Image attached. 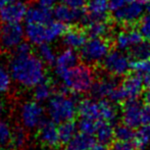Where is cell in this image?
Returning <instances> with one entry per match:
<instances>
[{"label":"cell","mask_w":150,"mask_h":150,"mask_svg":"<svg viewBox=\"0 0 150 150\" xmlns=\"http://www.w3.org/2000/svg\"><path fill=\"white\" fill-rule=\"evenodd\" d=\"M8 69L12 80L26 88H34L46 79L45 63L33 53L12 54Z\"/></svg>","instance_id":"cell-1"},{"label":"cell","mask_w":150,"mask_h":150,"mask_svg":"<svg viewBox=\"0 0 150 150\" xmlns=\"http://www.w3.org/2000/svg\"><path fill=\"white\" fill-rule=\"evenodd\" d=\"M58 78H60L63 85L71 92L85 94L89 93L91 86L96 79L95 67L85 63L77 64L65 71Z\"/></svg>","instance_id":"cell-2"},{"label":"cell","mask_w":150,"mask_h":150,"mask_svg":"<svg viewBox=\"0 0 150 150\" xmlns=\"http://www.w3.org/2000/svg\"><path fill=\"white\" fill-rule=\"evenodd\" d=\"M75 95L76 93L69 95L56 91L48 99L47 112L52 122L59 125L67 120H75L77 117V102H79Z\"/></svg>","instance_id":"cell-3"},{"label":"cell","mask_w":150,"mask_h":150,"mask_svg":"<svg viewBox=\"0 0 150 150\" xmlns=\"http://www.w3.org/2000/svg\"><path fill=\"white\" fill-rule=\"evenodd\" d=\"M69 25L58 21H52L47 25L26 24L25 37L33 45H40L42 43H50L55 41L65 33Z\"/></svg>","instance_id":"cell-4"},{"label":"cell","mask_w":150,"mask_h":150,"mask_svg":"<svg viewBox=\"0 0 150 150\" xmlns=\"http://www.w3.org/2000/svg\"><path fill=\"white\" fill-rule=\"evenodd\" d=\"M113 47L112 38H89L79 49L80 60L90 67H97Z\"/></svg>","instance_id":"cell-5"},{"label":"cell","mask_w":150,"mask_h":150,"mask_svg":"<svg viewBox=\"0 0 150 150\" xmlns=\"http://www.w3.org/2000/svg\"><path fill=\"white\" fill-rule=\"evenodd\" d=\"M97 67L110 76L124 77L131 71V60L124 51L112 48Z\"/></svg>","instance_id":"cell-6"},{"label":"cell","mask_w":150,"mask_h":150,"mask_svg":"<svg viewBox=\"0 0 150 150\" xmlns=\"http://www.w3.org/2000/svg\"><path fill=\"white\" fill-rule=\"evenodd\" d=\"M144 14L143 5L136 1L129 2L127 5L122 6L117 10H113L110 13L112 23L122 27H134Z\"/></svg>","instance_id":"cell-7"},{"label":"cell","mask_w":150,"mask_h":150,"mask_svg":"<svg viewBox=\"0 0 150 150\" xmlns=\"http://www.w3.org/2000/svg\"><path fill=\"white\" fill-rule=\"evenodd\" d=\"M143 91V76L133 71H130L126 76H124L119 86V94L122 102L129 99L140 98Z\"/></svg>","instance_id":"cell-8"},{"label":"cell","mask_w":150,"mask_h":150,"mask_svg":"<svg viewBox=\"0 0 150 150\" xmlns=\"http://www.w3.org/2000/svg\"><path fill=\"white\" fill-rule=\"evenodd\" d=\"M44 108L40 102L36 100L26 101L20 108V117L23 126L27 130H34L45 120Z\"/></svg>","instance_id":"cell-9"},{"label":"cell","mask_w":150,"mask_h":150,"mask_svg":"<svg viewBox=\"0 0 150 150\" xmlns=\"http://www.w3.org/2000/svg\"><path fill=\"white\" fill-rule=\"evenodd\" d=\"M25 28L21 23H2L0 26V44L6 50H12L24 41Z\"/></svg>","instance_id":"cell-10"},{"label":"cell","mask_w":150,"mask_h":150,"mask_svg":"<svg viewBox=\"0 0 150 150\" xmlns=\"http://www.w3.org/2000/svg\"><path fill=\"white\" fill-rule=\"evenodd\" d=\"M120 78V77H115V76H110L108 74L101 78L96 77L89 91L91 98H93L94 100L108 98L112 91L120 86V82H122Z\"/></svg>","instance_id":"cell-11"},{"label":"cell","mask_w":150,"mask_h":150,"mask_svg":"<svg viewBox=\"0 0 150 150\" xmlns=\"http://www.w3.org/2000/svg\"><path fill=\"white\" fill-rule=\"evenodd\" d=\"M120 110H122V122L128 125L133 129L140 128L141 117L140 111L142 107L140 99H129L120 103Z\"/></svg>","instance_id":"cell-12"},{"label":"cell","mask_w":150,"mask_h":150,"mask_svg":"<svg viewBox=\"0 0 150 150\" xmlns=\"http://www.w3.org/2000/svg\"><path fill=\"white\" fill-rule=\"evenodd\" d=\"M28 6L23 0H13L0 7L1 23H21L25 20Z\"/></svg>","instance_id":"cell-13"},{"label":"cell","mask_w":150,"mask_h":150,"mask_svg":"<svg viewBox=\"0 0 150 150\" xmlns=\"http://www.w3.org/2000/svg\"><path fill=\"white\" fill-rule=\"evenodd\" d=\"M38 139L44 146L50 149H57L61 145L57 127L52 120H44L38 127Z\"/></svg>","instance_id":"cell-14"},{"label":"cell","mask_w":150,"mask_h":150,"mask_svg":"<svg viewBox=\"0 0 150 150\" xmlns=\"http://www.w3.org/2000/svg\"><path fill=\"white\" fill-rule=\"evenodd\" d=\"M144 38L136 28L134 27H122V31L117 34V36L113 39L115 47L122 51H127L130 47L138 44Z\"/></svg>","instance_id":"cell-15"},{"label":"cell","mask_w":150,"mask_h":150,"mask_svg":"<svg viewBox=\"0 0 150 150\" xmlns=\"http://www.w3.org/2000/svg\"><path fill=\"white\" fill-rule=\"evenodd\" d=\"M84 13H85V8L77 9V8H71L62 3L54 5L53 9H52L53 18L65 25H69V26L76 25V23H80Z\"/></svg>","instance_id":"cell-16"},{"label":"cell","mask_w":150,"mask_h":150,"mask_svg":"<svg viewBox=\"0 0 150 150\" xmlns=\"http://www.w3.org/2000/svg\"><path fill=\"white\" fill-rule=\"evenodd\" d=\"M88 36L85 29L77 24L69 25L67 30L62 35V42L67 48H73L77 50L80 49L87 41Z\"/></svg>","instance_id":"cell-17"},{"label":"cell","mask_w":150,"mask_h":150,"mask_svg":"<svg viewBox=\"0 0 150 150\" xmlns=\"http://www.w3.org/2000/svg\"><path fill=\"white\" fill-rule=\"evenodd\" d=\"M24 21L26 24L47 25L53 21V14L51 8L44 7L38 4L28 7Z\"/></svg>","instance_id":"cell-18"},{"label":"cell","mask_w":150,"mask_h":150,"mask_svg":"<svg viewBox=\"0 0 150 150\" xmlns=\"http://www.w3.org/2000/svg\"><path fill=\"white\" fill-rule=\"evenodd\" d=\"M79 60H80L79 53L75 49H73V48H67L65 50H63L59 55L56 57L55 63H54L55 74L57 75V77H59L61 74H63L69 69L77 65Z\"/></svg>","instance_id":"cell-19"},{"label":"cell","mask_w":150,"mask_h":150,"mask_svg":"<svg viewBox=\"0 0 150 150\" xmlns=\"http://www.w3.org/2000/svg\"><path fill=\"white\" fill-rule=\"evenodd\" d=\"M77 115L80 117H86L91 120H100L98 102L93 98H85L79 100L77 104Z\"/></svg>","instance_id":"cell-20"},{"label":"cell","mask_w":150,"mask_h":150,"mask_svg":"<svg viewBox=\"0 0 150 150\" xmlns=\"http://www.w3.org/2000/svg\"><path fill=\"white\" fill-rule=\"evenodd\" d=\"M96 143L97 140L93 135L79 133L67 144V150H91Z\"/></svg>","instance_id":"cell-21"},{"label":"cell","mask_w":150,"mask_h":150,"mask_svg":"<svg viewBox=\"0 0 150 150\" xmlns=\"http://www.w3.org/2000/svg\"><path fill=\"white\" fill-rule=\"evenodd\" d=\"M96 140L99 144L107 145L108 146L113 140H115V134H113V128L110 122L103 120H96Z\"/></svg>","instance_id":"cell-22"},{"label":"cell","mask_w":150,"mask_h":150,"mask_svg":"<svg viewBox=\"0 0 150 150\" xmlns=\"http://www.w3.org/2000/svg\"><path fill=\"white\" fill-rule=\"evenodd\" d=\"M99 113H100V120H106L111 125L115 124V120L119 115L117 103L108 100L107 98L99 99L98 100Z\"/></svg>","instance_id":"cell-23"},{"label":"cell","mask_w":150,"mask_h":150,"mask_svg":"<svg viewBox=\"0 0 150 150\" xmlns=\"http://www.w3.org/2000/svg\"><path fill=\"white\" fill-rule=\"evenodd\" d=\"M127 54L131 61L150 58V40L143 39L138 44L129 48L127 50Z\"/></svg>","instance_id":"cell-24"},{"label":"cell","mask_w":150,"mask_h":150,"mask_svg":"<svg viewBox=\"0 0 150 150\" xmlns=\"http://www.w3.org/2000/svg\"><path fill=\"white\" fill-rule=\"evenodd\" d=\"M57 130L60 143L62 145H67L73 139V137L77 134L78 125L74 120H67V122L59 124V126L57 127Z\"/></svg>","instance_id":"cell-25"},{"label":"cell","mask_w":150,"mask_h":150,"mask_svg":"<svg viewBox=\"0 0 150 150\" xmlns=\"http://www.w3.org/2000/svg\"><path fill=\"white\" fill-rule=\"evenodd\" d=\"M54 93V87L51 84V82L48 81L47 79H45L44 81H42L41 83H39L38 85H36L34 87V100L38 101V102H44L47 101L50 97L53 95Z\"/></svg>","instance_id":"cell-26"},{"label":"cell","mask_w":150,"mask_h":150,"mask_svg":"<svg viewBox=\"0 0 150 150\" xmlns=\"http://www.w3.org/2000/svg\"><path fill=\"white\" fill-rule=\"evenodd\" d=\"M136 131L135 129L129 127L124 122L115 125L113 128V134H115V140L125 141V142H134L136 139Z\"/></svg>","instance_id":"cell-27"},{"label":"cell","mask_w":150,"mask_h":150,"mask_svg":"<svg viewBox=\"0 0 150 150\" xmlns=\"http://www.w3.org/2000/svg\"><path fill=\"white\" fill-rule=\"evenodd\" d=\"M37 55L40 59L45 63V65L52 67L55 63V52H54L53 48L49 45V43H42L40 45H38Z\"/></svg>","instance_id":"cell-28"},{"label":"cell","mask_w":150,"mask_h":150,"mask_svg":"<svg viewBox=\"0 0 150 150\" xmlns=\"http://www.w3.org/2000/svg\"><path fill=\"white\" fill-rule=\"evenodd\" d=\"M12 130L6 120H0V148H5L11 143Z\"/></svg>","instance_id":"cell-29"},{"label":"cell","mask_w":150,"mask_h":150,"mask_svg":"<svg viewBox=\"0 0 150 150\" xmlns=\"http://www.w3.org/2000/svg\"><path fill=\"white\" fill-rule=\"evenodd\" d=\"M26 142H27V133L25 131V129L21 128V127H16L12 131L11 143L10 144L16 150H20L26 145Z\"/></svg>","instance_id":"cell-30"},{"label":"cell","mask_w":150,"mask_h":150,"mask_svg":"<svg viewBox=\"0 0 150 150\" xmlns=\"http://www.w3.org/2000/svg\"><path fill=\"white\" fill-rule=\"evenodd\" d=\"M12 78L10 71L4 64H0V94L8 92L11 87Z\"/></svg>","instance_id":"cell-31"},{"label":"cell","mask_w":150,"mask_h":150,"mask_svg":"<svg viewBox=\"0 0 150 150\" xmlns=\"http://www.w3.org/2000/svg\"><path fill=\"white\" fill-rule=\"evenodd\" d=\"M136 28L140 32L142 37L146 40H150V16L143 14L136 24Z\"/></svg>","instance_id":"cell-32"},{"label":"cell","mask_w":150,"mask_h":150,"mask_svg":"<svg viewBox=\"0 0 150 150\" xmlns=\"http://www.w3.org/2000/svg\"><path fill=\"white\" fill-rule=\"evenodd\" d=\"M80 119L81 120L78 122V130L81 133L94 135L96 131V120L86 117H80Z\"/></svg>","instance_id":"cell-33"},{"label":"cell","mask_w":150,"mask_h":150,"mask_svg":"<svg viewBox=\"0 0 150 150\" xmlns=\"http://www.w3.org/2000/svg\"><path fill=\"white\" fill-rule=\"evenodd\" d=\"M131 71H136L141 76L150 74V58L143 60L131 61Z\"/></svg>","instance_id":"cell-34"},{"label":"cell","mask_w":150,"mask_h":150,"mask_svg":"<svg viewBox=\"0 0 150 150\" xmlns=\"http://www.w3.org/2000/svg\"><path fill=\"white\" fill-rule=\"evenodd\" d=\"M108 146L110 150H138L134 142H125L120 140H113Z\"/></svg>","instance_id":"cell-35"},{"label":"cell","mask_w":150,"mask_h":150,"mask_svg":"<svg viewBox=\"0 0 150 150\" xmlns=\"http://www.w3.org/2000/svg\"><path fill=\"white\" fill-rule=\"evenodd\" d=\"M32 53V45L30 42H21L16 47L12 49V54H28Z\"/></svg>","instance_id":"cell-36"},{"label":"cell","mask_w":150,"mask_h":150,"mask_svg":"<svg viewBox=\"0 0 150 150\" xmlns=\"http://www.w3.org/2000/svg\"><path fill=\"white\" fill-rule=\"evenodd\" d=\"M60 3L65 4L71 8H77V9H84L87 6L89 0H59Z\"/></svg>","instance_id":"cell-37"},{"label":"cell","mask_w":150,"mask_h":150,"mask_svg":"<svg viewBox=\"0 0 150 150\" xmlns=\"http://www.w3.org/2000/svg\"><path fill=\"white\" fill-rule=\"evenodd\" d=\"M140 117H141V124L142 125H148L150 124V104L145 103L142 105L140 111Z\"/></svg>","instance_id":"cell-38"},{"label":"cell","mask_w":150,"mask_h":150,"mask_svg":"<svg viewBox=\"0 0 150 150\" xmlns=\"http://www.w3.org/2000/svg\"><path fill=\"white\" fill-rule=\"evenodd\" d=\"M132 0H108V7L110 11L117 10L119 8L122 7V6L127 5L129 2H131Z\"/></svg>","instance_id":"cell-39"},{"label":"cell","mask_w":150,"mask_h":150,"mask_svg":"<svg viewBox=\"0 0 150 150\" xmlns=\"http://www.w3.org/2000/svg\"><path fill=\"white\" fill-rule=\"evenodd\" d=\"M56 0H38V4L47 8H52L55 5Z\"/></svg>","instance_id":"cell-40"},{"label":"cell","mask_w":150,"mask_h":150,"mask_svg":"<svg viewBox=\"0 0 150 150\" xmlns=\"http://www.w3.org/2000/svg\"><path fill=\"white\" fill-rule=\"evenodd\" d=\"M142 94H143V101H144L145 103H149L150 104V88L144 89Z\"/></svg>","instance_id":"cell-41"},{"label":"cell","mask_w":150,"mask_h":150,"mask_svg":"<svg viewBox=\"0 0 150 150\" xmlns=\"http://www.w3.org/2000/svg\"><path fill=\"white\" fill-rule=\"evenodd\" d=\"M143 85H144V89L150 88V74L143 76Z\"/></svg>","instance_id":"cell-42"},{"label":"cell","mask_w":150,"mask_h":150,"mask_svg":"<svg viewBox=\"0 0 150 150\" xmlns=\"http://www.w3.org/2000/svg\"><path fill=\"white\" fill-rule=\"evenodd\" d=\"M91 150H110L109 146L107 145H103V144H95Z\"/></svg>","instance_id":"cell-43"},{"label":"cell","mask_w":150,"mask_h":150,"mask_svg":"<svg viewBox=\"0 0 150 150\" xmlns=\"http://www.w3.org/2000/svg\"><path fill=\"white\" fill-rule=\"evenodd\" d=\"M134 1L138 2V3L142 4V5H147V4L150 3V0H134Z\"/></svg>","instance_id":"cell-44"},{"label":"cell","mask_w":150,"mask_h":150,"mask_svg":"<svg viewBox=\"0 0 150 150\" xmlns=\"http://www.w3.org/2000/svg\"><path fill=\"white\" fill-rule=\"evenodd\" d=\"M3 110H4V105H3V103H2L1 101H0V115H2Z\"/></svg>","instance_id":"cell-45"},{"label":"cell","mask_w":150,"mask_h":150,"mask_svg":"<svg viewBox=\"0 0 150 150\" xmlns=\"http://www.w3.org/2000/svg\"><path fill=\"white\" fill-rule=\"evenodd\" d=\"M146 13L149 14L150 16V3L147 4V7H146Z\"/></svg>","instance_id":"cell-46"},{"label":"cell","mask_w":150,"mask_h":150,"mask_svg":"<svg viewBox=\"0 0 150 150\" xmlns=\"http://www.w3.org/2000/svg\"><path fill=\"white\" fill-rule=\"evenodd\" d=\"M1 54H2V46H1V44H0V56H1Z\"/></svg>","instance_id":"cell-47"}]
</instances>
